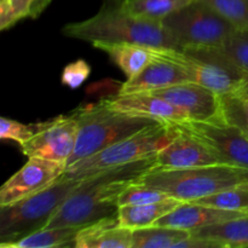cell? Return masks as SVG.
Listing matches in <instances>:
<instances>
[{
  "instance_id": "obj_33",
  "label": "cell",
  "mask_w": 248,
  "mask_h": 248,
  "mask_svg": "<svg viewBox=\"0 0 248 248\" xmlns=\"http://www.w3.org/2000/svg\"><path fill=\"white\" fill-rule=\"evenodd\" d=\"M235 94H239V96L242 97H248V74L244 79V81L241 82V85H240V87L237 89V91L235 92Z\"/></svg>"
},
{
  "instance_id": "obj_23",
  "label": "cell",
  "mask_w": 248,
  "mask_h": 248,
  "mask_svg": "<svg viewBox=\"0 0 248 248\" xmlns=\"http://www.w3.org/2000/svg\"><path fill=\"white\" fill-rule=\"evenodd\" d=\"M51 0H0V29L14 27L24 18H36Z\"/></svg>"
},
{
  "instance_id": "obj_22",
  "label": "cell",
  "mask_w": 248,
  "mask_h": 248,
  "mask_svg": "<svg viewBox=\"0 0 248 248\" xmlns=\"http://www.w3.org/2000/svg\"><path fill=\"white\" fill-rule=\"evenodd\" d=\"M190 235V230L150 225L132 230V248H176Z\"/></svg>"
},
{
  "instance_id": "obj_7",
  "label": "cell",
  "mask_w": 248,
  "mask_h": 248,
  "mask_svg": "<svg viewBox=\"0 0 248 248\" xmlns=\"http://www.w3.org/2000/svg\"><path fill=\"white\" fill-rule=\"evenodd\" d=\"M179 51L218 47L235 27L203 0H193L161 22Z\"/></svg>"
},
{
  "instance_id": "obj_30",
  "label": "cell",
  "mask_w": 248,
  "mask_h": 248,
  "mask_svg": "<svg viewBox=\"0 0 248 248\" xmlns=\"http://www.w3.org/2000/svg\"><path fill=\"white\" fill-rule=\"evenodd\" d=\"M215 7L235 28L248 29V0H203Z\"/></svg>"
},
{
  "instance_id": "obj_10",
  "label": "cell",
  "mask_w": 248,
  "mask_h": 248,
  "mask_svg": "<svg viewBox=\"0 0 248 248\" xmlns=\"http://www.w3.org/2000/svg\"><path fill=\"white\" fill-rule=\"evenodd\" d=\"M77 140V119L73 114L63 115L46 121L45 127L22 144L21 150L27 157L62 162L67 166L68 160L75 150Z\"/></svg>"
},
{
  "instance_id": "obj_34",
  "label": "cell",
  "mask_w": 248,
  "mask_h": 248,
  "mask_svg": "<svg viewBox=\"0 0 248 248\" xmlns=\"http://www.w3.org/2000/svg\"><path fill=\"white\" fill-rule=\"evenodd\" d=\"M242 186H246V188H248V179H247V182H246V183H245V184H242Z\"/></svg>"
},
{
  "instance_id": "obj_26",
  "label": "cell",
  "mask_w": 248,
  "mask_h": 248,
  "mask_svg": "<svg viewBox=\"0 0 248 248\" xmlns=\"http://www.w3.org/2000/svg\"><path fill=\"white\" fill-rule=\"evenodd\" d=\"M193 202L212 206V207L220 208V210L248 213V188L241 184V186H232V188L211 194V195L199 199Z\"/></svg>"
},
{
  "instance_id": "obj_25",
  "label": "cell",
  "mask_w": 248,
  "mask_h": 248,
  "mask_svg": "<svg viewBox=\"0 0 248 248\" xmlns=\"http://www.w3.org/2000/svg\"><path fill=\"white\" fill-rule=\"evenodd\" d=\"M193 0H126L128 11L140 18L161 23L167 16Z\"/></svg>"
},
{
  "instance_id": "obj_12",
  "label": "cell",
  "mask_w": 248,
  "mask_h": 248,
  "mask_svg": "<svg viewBox=\"0 0 248 248\" xmlns=\"http://www.w3.org/2000/svg\"><path fill=\"white\" fill-rule=\"evenodd\" d=\"M150 93L178 108L182 113L186 114L188 120H223L219 94L194 81L181 82Z\"/></svg>"
},
{
  "instance_id": "obj_18",
  "label": "cell",
  "mask_w": 248,
  "mask_h": 248,
  "mask_svg": "<svg viewBox=\"0 0 248 248\" xmlns=\"http://www.w3.org/2000/svg\"><path fill=\"white\" fill-rule=\"evenodd\" d=\"M93 46L110 57L114 64L131 79L153 60V47L132 43H97Z\"/></svg>"
},
{
  "instance_id": "obj_3",
  "label": "cell",
  "mask_w": 248,
  "mask_h": 248,
  "mask_svg": "<svg viewBox=\"0 0 248 248\" xmlns=\"http://www.w3.org/2000/svg\"><path fill=\"white\" fill-rule=\"evenodd\" d=\"M73 115L78 121V140L67 167L142 130L162 124L155 119L116 110L106 99L96 104L80 107Z\"/></svg>"
},
{
  "instance_id": "obj_11",
  "label": "cell",
  "mask_w": 248,
  "mask_h": 248,
  "mask_svg": "<svg viewBox=\"0 0 248 248\" xmlns=\"http://www.w3.org/2000/svg\"><path fill=\"white\" fill-rule=\"evenodd\" d=\"M65 167V164L62 162L28 157L26 165L0 188V207L11 205L47 189L60 181Z\"/></svg>"
},
{
  "instance_id": "obj_28",
  "label": "cell",
  "mask_w": 248,
  "mask_h": 248,
  "mask_svg": "<svg viewBox=\"0 0 248 248\" xmlns=\"http://www.w3.org/2000/svg\"><path fill=\"white\" fill-rule=\"evenodd\" d=\"M171 199L166 193L156 188L140 183V181L130 184L119 199V205H147V203L160 202V201Z\"/></svg>"
},
{
  "instance_id": "obj_6",
  "label": "cell",
  "mask_w": 248,
  "mask_h": 248,
  "mask_svg": "<svg viewBox=\"0 0 248 248\" xmlns=\"http://www.w3.org/2000/svg\"><path fill=\"white\" fill-rule=\"evenodd\" d=\"M176 135L177 128L172 124L162 123L145 128L91 156L74 162L65 169L60 179L82 181L98 172L149 157L162 149Z\"/></svg>"
},
{
  "instance_id": "obj_16",
  "label": "cell",
  "mask_w": 248,
  "mask_h": 248,
  "mask_svg": "<svg viewBox=\"0 0 248 248\" xmlns=\"http://www.w3.org/2000/svg\"><path fill=\"white\" fill-rule=\"evenodd\" d=\"M244 216H248V213L220 210L212 206L200 205L195 202H182L173 211L160 218L154 225L178 228V229L193 232L200 228L218 224V223L227 222L230 219H236Z\"/></svg>"
},
{
  "instance_id": "obj_14",
  "label": "cell",
  "mask_w": 248,
  "mask_h": 248,
  "mask_svg": "<svg viewBox=\"0 0 248 248\" xmlns=\"http://www.w3.org/2000/svg\"><path fill=\"white\" fill-rule=\"evenodd\" d=\"M153 60L131 79L121 85L119 93H140L153 92L172 85L190 81L186 70L173 61L162 57L153 47Z\"/></svg>"
},
{
  "instance_id": "obj_24",
  "label": "cell",
  "mask_w": 248,
  "mask_h": 248,
  "mask_svg": "<svg viewBox=\"0 0 248 248\" xmlns=\"http://www.w3.org/2000/svg\"><path fill=\"white\" fill-rule=\"evenodd\" d=\"M212 48L225 62L248 74V29L235 28L222 45Z\"/></svg>"
},
{
  "instance_id": "obj_19",
  "label": "cell",
  "mask_w": 248,
  "mask_h": 248,
  "mask_svg": "<svg viewBox=\"0 0 248 248\" xmlns=\"http://www.w3.org/2000/svg\"><path fill=\"white\" fill-rule=\"evenodd\" d=\"M181 203L182 201L171 198L160 202L147 203V205L121 206L118 211L119 222L123 227L131 230L150 227Z\"/></svg>"
},
{
  "instance_id": "obj_1",
  "label": "cell",
  "mask_w": 248,
  "mask_h": 248,
  "mask_svg": "<svg viewBox=\"0 0 248 248\" xmlns=\"http://www.w3.org/2000/svg\"><path fill=\"white\" fill-rule=\"evenodd\" d=\"M155 166L156 154L82 179L45 228L84 227L115 216L120 208L119 199L123 191Z\"/></svg>"
},
{
  "instance_id": "obj_27",
  "label": "cell",
  "mask_w": 248,
  "mask_h": 248,
  "mask_svg": "<svg viewBox=\"0 0 248 248\" xmlns=\"http://www.w3.org/2000/svg\"><path fill=\"white\" fill-rule=\"evenodd\" d=\"M223 120L237 126L248 137V97L230 93L220 96Z\"/></svg>"
},
{
  "instance_id": "obj_31",
  "label": "cell",
  "mask_w": 248,
  "mask_h": 248,
  "mask_svg": "<svg viewBox=\"0 0 248 248\" xmlns=\"http://www.w3.org/2000/svg\"><path fill=\"white\" fill-rule=\"evenodd\" d=\"M91 74V67L84 60H77L64 67L61 81L64 86L75 90L79 89Z\"/></svg>"
},
{
  "instance_id": "obj_8",
  "label": "cell",
  "mask_w": 248,
  "mask_h": 248,
  "mask_svg": "<svg viewBox=\"0 0 248 248\" xmlns=\"http://www.w3.org/2000/svg\"><path fill=\"white\" fill-rule=\"evenodd\" d=\"M155 51L181 65L189 75L190 81L202 85L219 96L235 93L247 75L225 62L212 47L184 51L155 48Z\"/></svg>"
},
{
  "instance_id": "obj_29",
  "label": "cell",
  "mask_w": 248,
  "mask_h": 248,
  "mask_svg": "<svg viewBox=\"0 0 248 248\" xmlns=\"http://www.w3.org/2000/svg\"><path fill=\"white\" fill-rule=\"evenodd\" d=\"M45 125L46 121L36 124H23L9 118H1L0 119V138L4 140H14L18 143L21 147L31 137H34L39 131L43 130Z\"/></svg>"
},
{
  "instance_id": "obj_2",
  "label": "cell",
  "mask_w": 248,
  "mask_h": 248,
  "mask_svg": "<svg viewBox=\"0 0 248 248\" xmlns=\"http://www.w3.org/2000/svg\"><path fill=\"white\" fill-rule=\"evenodd\" d=\"M64 35L97 43H132L155 48L178 50L162 23L140 18L128 11L126 0H103L91 18L65 24Z\"/></svg>"
},
{
  "instance_id": "obj_15",
  "label": "cell",
  "mask_w": 248,
  "mask_h": 248,
  "mask_svg": "<svg viewBox=\"0 0 248 248\" xmlns=\"http://www.w3.org/2000/svg\"><path fill=\"white\" fill-rule=\"evenodd\" d=\"M106 101L111 108L130 115L144 116L166 124L188 120L186 114L178 108L150 92L118 93Z\"/></svg>"
},
{
  "instance_id": "obj_32",
  "label": "cell",
  "mask_w": 248,
  "mask_h": 248,
  "mask_svg": "<svg viewBox=\"0 0 248 248\" xmlns=\"http://www.w3.org/2000/svg\"><path fill=\"white\" fill-rule=\"evenodd\" d=\"M176 248H225L224 245L216 240L190 235L188 239L183 240L177 245Z\"/></svg>"
},
{
  "instance_id": "obj_13",
  "label": "cell",
  "mask_w": 248,
  "mask_h": 248,
  "mask_svg": "<svg viewBox=\"0 0 248 248\" xmlns=\"http://www.w3.org/2000/svg\"><path fill=\"white\" fill-rule=\"evenodd\" d=\"M218 164L217 157L202 143L177 128V135L156 153L155 169H190Z\"/></svg>"
},
{
  "instance_id": "obj_5",
  "label": "cell",
  "mask_w": 248,
  "mask_h": 248,
  "mask_svg": "<svg viewBox=\"0 0 248 248\" xmlns=\"http://www.w3.org/2000/svg\"><path fill=\"white\" fill-rule=\"evenodd\" d=\"M81 181L60 179L45 190L21 201L0 207V247L44 229Z\"/></svg>"
},
{
  "instance_id": "obj_9",
  "label": "cell",
  "mask_w": 248,
  "mask_h": 248,
  "mask_svg": "<svg viewBox=\"0 0 248 248\" xmlns=\"http://www.w3.org/2000/svg\"><path fill=\"white\" fill-rule=\"evenodd\" d=\"M171 124L202 143L219 164L248 170V137L237 126L225 120H183Z\"/></svg>"
},
{
  "instance_id": "obj_17",
  "label": "cell",
  "mask_w": 248,
  "mask_h": 248,
  "mask_svg": "<svg viewBox=\"0 0 248 248\" xmlns=\"http://www.w3.org/2000/svg\"><path fill=\"white\" fill-rule=\"evenodd\" d=\"M75 248H132V230L120 224L116 213L80 228Z\"/></svg>"
},
{
  "instance_id": "obj_4",
  "label": "cell",
  "mask_w": 248,
  "mask_h": 248,
  "mask_svg": "<svg viewBox=\"0 0 248 248\" xmlns=\"http://www.w3.org/2000/svg\"><path fill=\"white\" fill-rule=\"evenodd\" d=\"M248 170L228 165L190 167V169H153L140 179V183L166 193L182 202H193L211 194L245 184Z\"/></svg>"
},
{
  "instance_id": "obj_21",
  "label": "cell",
  "mask_w": 248,
  "mask_h": 248,
  "mask_svg": "<svg viewBox=\"0 0 248 248\" xmlns=\"http://www.w3.org/2000/svg\"><path fill=\"white\" fill-rule=\"evenodd\" d=\"M81 227L44 228L10 244L6 248H75V239Z\"/></svg>"
},
{
  "instance_id": "obj_20",
  "label": "cell",
  "mask_w": 248,
  "mask_h": 248,
  "mask_svg": "<svg viewBox=\"0 0 248 248\" xmlns=\"http://www.w3.org/2000/svg\"><path fill=\"white\" fill-rule=\"evenodd\" d=\"M191 235L219 241L225 248H246L248 247V216L193 230Z\"/></svg>"
}]
</instances>
